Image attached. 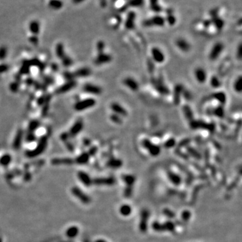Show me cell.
Instances as JSON below:
<instances>
[{
	"mask_svg": "<svg viewBox=\"0 0 242 242\" xmlns=\"http://www.w3.org/2000/svg\"><path fill=\"white\" fill-rule=\"evenodd\" d=\"M47 142H48V139H47V137H41V139L39 140V142H38V145L36 146V147L33 150L28 151L26 153V156L32 158V157H36L38 156V155H40L41 153L44 152L45 149L47 148Z\"/></svg>",
	"mask_w": 242,
	"mask_h": 242,
	"instance_id": "obj_1",
	"label": "cell"
},
{
	"mask_svg": "<svg viewBox=\"0 0 242 242\" xmlns=\"http://www.w3.org/2000/svg\"><path fill=\"white\" fill-rule=\"evenodd\" d=\"M142 146L147 150L149 153L153 157H157L161 153V147L158 145L153 143L149 139H145L142 141Z\"/></svg>",
	"mask_w": 242,
	"mask_h": 242,
	"instance_id": "obj_2",
	"label": "cell"
},
{
	"mask_svg": "<svg viewBox=\"0 0 242 242\" xmlns=\"http://www.w3.org/2000/svg\"><path fill=\"white\" fill-rule=\"evenodd\" d=\"M96 104V101L94 98H87L85 100L79 101L74 106V108L77 111H83L84 110L90 108L94 106Z\"/></svg>",
	"mask_w": 242,
	"mask_h": 242,
	"instance_id": "obj_3",
	"label": "cell"
},
{
	"mask_svg": "<svg viewBox=\"0 0 242 242\" xmlns=\"http://www.w3.org/2000/svg\"><path fill=\"white\" fill-rule=\"evenodd\" d=\"M139 229L142 233H146L148 229V220L150 217V212L147 209H143L141 213Z\"/></svg>",
	"mask_w": 242,
	"mask_h": 242,
	"instance_id": "obj_4",
	"label": "cell"
},
{
	"mask_svg": "<svg viewBox=\"0 0 242 242\" xmlns=\"http://www.w3.org/2000/svg\"><path fill=\"white\" fill-rule=\"evenodd\" d=\"M224 49V45L223 43L218 42H216L213 47H212L211 50L209 53V59L211 61L217 60L219 56L221 55Z\"/></svg>",
	"mask_w": 242,
	"mask_h": 242,
	"instance_id": "obj_5",
	"label": "cell"
},
{
	"mask_svg": "<svg viewBox=\"0 0 242 242\" xmlns=\"http://www.w3.org/2000/svg\"><path fill=\"white\" fill-rule=\"evenodd\" d=\"M151 58L152 60L156 63H163L166 60V56L163 52L158 47H153L151 51Z\"/></svg>",
	"mask_w": 242,
	"mask_h": 242,
	"instance_id": "obj_6",
	"label": "cell"
},
{
	"mask_svg": "<svg viewBox=\"0 0 242 242\" xmlns=\"http://www.w3.org/2000/svg\"><path fill=\"white\" fill-rule=\"evenodd\" d=\"M166 20L163 17L160 16H156L153 17L149 20L144 22L143 24L145 26L150 27L153 26H163L165 24Z\"/></svg>",
	"mask_w": 242,
	"mask_h": 242,
	"instance_id": "obj_7",
	"label": "cell"
},
{
	"mask_svg": "<svg viewBox=\"0 0 242 242\" xmlns=\"http://www.w3.org/2000/svg\"><path fill=\"white\" fill-rule=\"evenodd\" d=\"M111 109L114 114H118L121 117H126L128 116L127 110L118 102H112L111 104Z\"/></svg>",
	"mask_w": 242,
	"mask_h": 242,
	"instance_id": "obj_8",
	"label": "cell"
},
{
	"mask_svg": "<svg viewBox=\"0 0 242 242\" xmlns=\"http://www.w3.org/2000/svg\"><path fill=\"white\" fill-rule=\"evenodd\" d=\"M71 192H72L73 195L76 196L80 201L84 203V204H88L91 202V199L89 196L86 195L78 187H73L72 189H71Z\"/></svg>",
	"mask_w": 242,
	"mask_h": 242,
	"instance_id": "obj_9",
	"label": "cell"
},
{
	"mask_svg": "<svg viewBox=\"0 0 242 242\" xmlns=\"http://www.w3.org/2000/svg\"><path fill=\"white\" fill-rule=\"evenodd\" d=\"M123 84L125 87L133 92H137L139 89V83L132 77H127L123 79Z\"/></svg>",
	"mask_w": 242,
	"mask_h": 242,
	"instance_id": "obj_10",
	"label": "cell"
},
{
	"mask_svg": "<svg viewBox=\"0 0 242 242\" xmlns=\"http://www.w3.org/2000/svg\"><path fill=\"white\" fill-rule=\"evenodd\" d=\"M194 77L198 83L200 84L204 83L208 77L206 70L202 67H197L194 70Z\"/></svg>",
	"mask_w": 242,
	"mask_h": 242,
	"instance_id": "obj_11",
	"label": "cell"
},
{
	"mask_svg": "<svg viewBox=\"0 0 242 242\" xmlns=\"http://www.w3.org/2000/svg\"><path fill=\"white\" fill-rule=\"evenodd\" d=\"M112 61V57L109 55L104 53L98 54V56L96 57L94 61V63L96 65H102L109 63Z\"/></svg>",
	"mask_w": 242,
	"mask_h": 242,
	"instance_id": "obj_12",
	"label": "cell"
},
{
	"mask_svg": "<svg viewBox=\"0 0 242 242\" xmlns=\"http://www.w3.org/2000/svg\"><path fill=\"white\" fill-rule=\"evenodd\" d=\"M116 183L115 179L112 177L108 178H97L92 180V184L98 186H112Z\"/></svg>",
	"mask_w": 242,
	"mask_h": 242,
	"instance_id": "obj_13",
	"label": "cell"
},
{
	"mask_svg": "<svg viewBox=\"0 0 242 242\" xmlns=\"http://www.w3.org/2000/svg\"><path fill=\"white\" fill-rule=\"evenodd\" d=\"M83 90L86 93L92 95H100L102 92V90L98 86L92 83H87L83 86Z\"/></svg>",
	"mask_w": 242,
	"mask_h": 242,
	"instance_id": "obj_14",
	"label": "cell"
},
{
	"mask_svg": "<svg viewBox=\"0 0 242 242\" xmlns=\"http://www.w3.org/2000/svg\"><path fill=\"white\" fill-rule=\"evenodd\" d=\"M176 45L181 51L187 53L191 50V46L190 43L188 41L186 40L184 38H178L176 41Z\"/></svg>",
	"mask_w": 242,
	"mask_h": 242,
	"instance_id": "obj_15",
	"label": "cell"
},
{
	"mask_svg": "<svg viewBox=\"0 0 242 242\" xmlns=\"http://www.w3.org/2000/svg\"><path fill=\"white\" fill-rule=\"evenodd\" d=\"M83 127V124L82 120H77L76 122L75 123L74 125L71 127L70 134L71 137H75V136L77 135V134L80 133L82 131Z\"/></svg>",
	"mask_w": 242,
	"mask_h": 242,
	"instance_id": "obj_16",
	"label": "cell"
},
{
	"mask_svg": "<svg viewBox=\"0 0 242 242\" xmlns=\"http://www.w3.org/2000/svg\"><path fill=\"white\" fill-rule=\"evenodd\" d=\"M184 91V88L183 86L181 85V84H178V85H176V87H175L174 102L176 104H179V103H180L181 96L183 94Z\"/></svg>",
	"mask_w": 242,
	"mask_h": 242,
	"instance_id": "obj_17",
	"label": "cell"
},
{
	"mask_svg": "<svg viewBox=\"0 0 242 242\" xmlns=\"http://www.w3.org/2000/svg\"><path fill=\"white\" fill-rule=\"evenodd\" d=\"M168 177L170 181L175 186H179L182 183V178L180 175L172 171L168 172Z\"/></svg>",
	"mask_w": 242,
	"mask_h": 242,
	"instance_id": "obj_18",
	"label": "cell"
},
{
	"mask_svg": "<svg viewBox=\"0 0 242 242\" xmlns=\"http://www.w3.org/2000/svg\"><path fill=\"white\" fill-rule=\"evenodd\" d=\"M75 86H76V82L73 80L69 81L67 82L65 84L63 85L61 87H60L59 89L57 90V93L58 94H63V93L67 92L68 91L72 89L75 87Z\"/></svg>",
	"mask_w": 242,
	"mask_h": 242,
	"instance_id": "obj_19",
	"label": "cell"
},
{
	"mask_svg": "<svg viewBox=\"0 0 242 242\" xmlns=\"http://www.w3.org/2000/svg\"><path fill=\"white\" fill-rule=\"evenodd\" d=\"M77 176H78L79 180H80L84 185L86 186H90L92 184V180L91 179L89 175L86 174V172L83 171L79 172Z\"/></svg>",
	"mask_w": 242,
	"mask_h": 242,
	"instance_id": "obj_20",
	"label": "cell"
},
{
	"mask_svg": "<svg viewBox=\"0 0 242 242\" xmlns=\"http://www.w3.org/2000/svg\"><path fill=\"white\" fill-rule=\"evenodd\" d=\"M135 14L133 12L129 13L127 19L125 22V27L128 30H132L134 29L135 26Z\"/></svg>",
	"mask_w": 242,
	"mask_h": 242,
	"instance_id": "obj_21",
	"label": "cell"
},
{
	"mask_svg": "<svg viewBox=\"0 0 242 242\" xmlns=\"http://www.w3.org/2000/svg\"><path fill=\"white\" fill-rule=\"evenodd\" d=\"M24 133L22 130H19L17 132L16 137L14 138V142H13V147L15 150H18L20 147L22 142Z\"/></svg>",
	"mask_w": 242,
	"mask_h": 242,
	"instance_id": "obj_22",
	"label": "cell"
},
{
	"mask_svg": "<svg viewBox=\"0 0 242 242\" xmlns=\"http://www.w3.org/2000/svg\"><path fill=\"white\" fill-rule=\"evenodd\" d=\"M90 69L88 67H83L75 71V73H73V77H86L90 76L91 75Z\"/></svg>",
	"mask_w": 242,
	"mask_h": 242,
	"instance_id": "obj_23",
	"label": "cell"
},
{
	"mask_svg": "<svg viewBox=\"0 0 242 242\" xmlns=\"http://www.w3.org/2000/svg\"><path fill=\"white\" fill-rule=\"evenodd\" d=\"M122 161L120 159H116V158H111L107 162V166H108L109 168H114V169H116V168H120L121 166H122Z\"/></svg>",
	"mask_w": 242,
	"mask_h": 242,
	"instance_id": "obj_24",
	"label": "cell"
},
{
	"mask_svg": "<svg viewBox=\"0 0 242 242\" xmlns=\"http://www.w3.org/2000/svg\"><path fill=\"white\" fill-rule=\"evenodd\" d=\"M213 98L217 100L221 104V105H224L227 102V96L226 94L223 92H216L213 94Z\"/></svg>",
	"mask_w": 242,
	"mask_h": 242,
	"instance_id": "obj_25",
	"label": "cell"
},
{
	"mask_svg": "<svg viewBox=\"0 0 242 242\" xmlns=\"http://www.w3.org/2000/svg\"><path fill=\"white\" fill-rule=\"evenodd\" d=\"M73 162L74 161H73V159L70 158H55L52 160L51 163L53 165H62V164L70 165V164H72Z\"/></svg>",
	"mask_w": 242,
	"mask_h": 242,
	"instance_id": "obj_26",
	"label": "cell"
},
{
	"mask_svg": "<svg viewBox=\"0 0 242 242\" xmlns=\"http://www.w3.org/2000/svg\"><path fill=\"white\" fill-rule=\"evenodd\" d=\"M122 179L123 182H124L127 186H133L134 183L136 181V178L131 174H124L122 176Z\"/></svg>",
	"mask_w": 242,
	"mask_h": 242,
	"instance_id": "obj_27",
	"label": "cell"
},
{
	"mask_svg": "<svg viewBox=\"0 0 242 242\" xmlns=\"http://www.w3.org/2000/svg\"><path fill=\"white\" fill-rule=\"evenodd\" d=\"M213 11H214V15H213V20H212V22H213L214 24H215L216 29L219 30H221L224 26V22L221 18H218L217 16H215V13L217 12H215V10H213Z\"/></svg>",
	"mask_w": 242,
	"mask_h": 242,
	"instance_id": "obj_28",
	"label": "cell"
},
{
	"mask_svg": "<svg viewBox=\"0 0 242 242\" xmlns=\"http://www.w3.org/2000/svg\"><path fill=\"white\" fill-rule=\"evenodd\" d=\"M120 213L124 217H128L132 213V208L129 204H123L120 207L119 209Z\"/></svg>",
	"mask_w": 242,
	"mask_h": 242,
	"instance_id": "obj_29",
	"label": "cell"
},
{
	"mask_svg": "<svg viewBox=\"0 0 242 242\" xmlns=\"http://www.w3.org/2000/svg\"><path fill=\"white\" fill-rule=\"evenodd\" d=\"M155 88L157 92L162 95H168L170 94V90L162 83H155Z\"/></svg>",
	"mask_w": 242,
	"mask_h": 242,
	"instance_id": "obj_30",
	"label": "cell"
},
{
	"mask_svg": "<svg viewBox=\"0 0 242 242\" xmlns=\"http://www.w3.org/2000/svg\"><path fill=\"white\" fill-rule=\"evenodd\" d=\"M90 159V155L88 153H83L81 155L77 157L75 159V162L79 164H86L87 163Z\"/></svg>",
	"mask_w": 242,
	"mask_h": 242,
	"instance_id": "obj_31",
	"label": "cell"
},
{
	"mask_svg": "<svg viewBox=\"0 0 242 242\" xmlns=\"http://www.w3.org/2000/svg\"><path fill=\"white\" fill-rule=\"evenodd\" d=\"M162 227H163V232L164 231H168V232H173L176 229V225L174 224V223L170 221H168L164 223H162Z\"/></svg>",
	"mask_w": 242,
	"mask_h": 242,
	"instance_id": "obj_32",
	"label": "cell"
},
{
	"mask_svg": "<svg viewBox=\"0 0 242 242\" xmlns=\"http://www.w3.org/2000/svg\"><path fill=\"white\" fill-rule=\"evenodd\" d=\"M79 233V229L75 226L71 227L67 230L66 235L67 236L70 238H73V237H76Z\"/></svg>",
	"mask_w": 242,
	"mask_h": 242,
	"instance_id": "obj_33",
	"label": "cell"
},
{
	"mask_svg": "<svg viewBox=\"0 0 242 242\" xmlns=\"http://www.w3.org/2000/svg\"><path fill=\"white\" fill-rule=\"evenodd\" d=\"M210 84L211 87L213 88H215V89H217L221 87V82L220 81L219 77L216 75H213V76L211 77V80H210Z\"/></svg>",
	"mask_w": 242,
	"mask_h": 242,
	"instance_id": "obj_34",
	"label": "cell"
},
{
	"mask_svg": "<svg viewBox=\"0 0 242 242\" xmlns=\"http://www.w3.org/2000/svg\"><path fill=\"white\" fill-rule=\"evenodd\" d=\"M241 76L239 75V76L235 79L234 83H233V89L235 91V92L239 93V94H240L241 92Z\"/></svg>",
	"mask_w": 242,
	"mask_h": 242,
	"instance_id": "obj_35",
	"label": "cell"
},
{
	"mask_svg": "<svg viewBox=\"0 0 242 242\" xmlns=\"http://www.w3.org/2000/svg\"><path fill=\"white\" fill-rule=\"evenodd\" d=\"M187 151L188 153H189L190 155H191L192 157H194V158L196 159H201V155H200V153L198 152L197 150H196L195 149L191 147H188L187 148Z\"/></svg>",
	"mask_w": 242,
	"mask_h": 242,
	"instance_id": "obj_36",
	"label": "cell"
},
{
	"mask_svg": "<svg viewBox=\"0 0 242 242\" xmlns=\"http://www.w3.org/2000/svg\"><path fill=\"white\" fill-rule=\"evenodd\" d=\"M214 115H215L217 117L223 118L225 115V110L222 105H220L219 106L215 108L213 111Z\"/></svg>",
	"mask_w": 242,
	"mask_h": 242,
	"instance_id": "obj_37",
	"label": "cell"
},
{
	"mask_svg": "<svg viewBox=\"0 0 242 242\" xmlns=\"http://www.w3.org/2000/svg\"><path fill=\"white\" fill-rule=\"evenodd\" d=\"M150 7L155 12H159L162 10L158 4V0H150Z\"/></svg>",
	"mask_w": 242,
	"mask_h": 242,
	"instance_id": "obj_38",
	"label": "cell"
},
{
	"mask_svg": "<svg viewBox=\"0 0 242 242\" xmlns=\"http://www.w3.org/2000/svg\"><path fill=\"white\" fill-rule=\"evenodd\" d=\"M176 144V141L174 138H170L168 140H166L163 144V147L166 149H170L174 147Z\"/></svg>",
	"mask_w": 242,
	"mask_h": 242,
	"instance_id": "obj_39",
	"label": "cell"
},
{
	"mask_svg": "<svg viewBox=\"0 0 242 242\" xmlns=\"http://www.w3.org/2000/svg\"><path fill=\"white\" fill-rule=\"evenodd\" d=\"M39 125H40V123H39V122H38V121L36 120L31 121V122H30L29 125V133H33L34 131H36V129L38 128Z\"/></svg>",
	"mask_w": 242,
	"mask_h": 242,
	"instance_id": "obj_40",
	"label": "cell"
},
{
	"mask_svg": "<svg viewBox=\"0 0 242 242\" xmlns=\"http://www.w3.org/2000/svg\"><path fill=\"white\" fill-rule=\"evenodd\" d=\"M11 160H12V157H11L9 154H6L3 155L1 158H0V163L1 164L2 166H8Z\"/></svg>",
	"mask_w": 242,
	"mask_h": 242,
	"instance_id": "obj_41",
	"label": "cell"
},
{
	"mask_svg": "<svg viewBox=\"0 0 242 242\" xmlns=\"http://www.w3.org/2000/svg\"><path fill=\"white\" fill-rule=\"evenodd\" d=\"M184 112L186 117L187 118V119H189V120L191 121L193 120V114H192V112L191 111V108L188 106H185L184 107Z\"/></svg>",
	"mask_w": 242,
	"mask_h": 242,
	"instance_id": "obj_42",
	"label": "cell"
},
{
	"mask_svg": "<svg viewBox=\"0 0 242 242\" xmlns=\"http://www.w3.org/2000/svg\"><path fill=\"white\" fill-rule=\"evenodd\" d=\"M110 119L111 120L112 122H113L114 123H115V124H120L122 123V118L121 116H120L119 115H118V114H112L110 116Z\"/></svg>",
	"mask_w": 242,
	"mask_h": 242,
	"instance_id": "obj_43",
	"label": "cell"
},
{
	"mask_svg": "<svg viewBox=\"0 0 242 242\" xmlns=\"http://www.w3.org/2000/svg\"><path fill=\"white\" fill-rule=\"evenodd\" d=\"M56 53H57V56L59 58H61V59H62V58H63L65 55V52H64V49H63V46L61 44H59L57 46V48H56Z\"/></svg>",
	"mask_w": 242,
	"mask_h": 242,
	"instance_id": "obj_44",
	"label": "cell"
},
{
	"mask_svg": "<svg viewBox=\"0 0 242 242\" xmlns=\"http://www.w3.org/2000/svg\"><path fill=\"white\" fill-rule=\"evenodd\" d=\"M152 228L153 229L157 232H163V227H162V223L158 221H155L152 223Z\"/></svg>",
	"mask_w": 242,
	"mask_h": 242,
	"instance_id": "obj_45",
	"label": "cell"
},
{
	"mask_svg": "<svg viewBox=\"0 0 242 242\" xmlns=\"http://www.w3.org/2000/svg\"><path fill=\"white\" fill-rule=\"evenodd\" d=\"M191 217V213L189 211L185 210L182 212L181 213V218L183 220V221H189Z\"/></svg>",
	"mask_w": 242,
	"mask_h": 242,
	"instance_id": "obj_46",
	"label": "cell"
},
{
	"mask_svg": "<svg viewBox=\"0 0 242 242\" xmlns=\"http://www.w3.org/2000/svg\"><path fill=\"white\" fill-rule=\"evenodd\" d=\"M163 213L170 219H174V218L176 217V214L174 213V212H173L169 209H164L163 210Z\"/></svg>",
	"mask_w": 242,
	"mask_h": 242,
	"instance_id": "obj_47",
	"label": "cell"
},
{
	"mask_svg": "<svg viewBox=\"0 0 242 242\" xmlns=\"http://www.w3.org/2000/svg\"><path fill=\"white\" fill-rule=\"evenodd\" d=\"M62 63L65 67H70L72 65L73 61L70 57L65 56L63 58H62Z\"/></svg>",
	"mask_w": 242,
	"mask_h": 242,
	"instance_id": "obj_48",
	"label": "cell"
},
{
	"mask_svg": "<svg viewBox=\"0 0 242 242\" xmlns=\"http://www.w3.org/2000/svg\"><path fill=\"white\" fill-rule=\"evenodd\" d=\"M144 3V0H131L129 2V6L133 7H139Z\"/></svg>",
	"mask_w": 242,
	"mask_h": 242,
	"instance_id": "obj_49",
	"label": "cell"
},
{
	"mask_svg": "<svg viewBox=\"0 0 242 242\" xmlns=\"http://www.w3.org/2000/svg\"><path fill=\"white\" fill-rule=\"evenodd\" d=\"M30 71V65L29 64L28 61L26 62V63L23 65L22 67L20 70V73L22 74H27Z\"/></svg>",
	"mask_w": 242,
	"mask_h": 242,
	"instance_id": "obj_50",
	"label": "cell"
},
{
	"mask_svg": "<svg viewBox=\"0 0 242 242\" xmlns=\"http://www.w3.org/2000/svg\"><path fill=\"white\" fill-rule=\"evenodd\" d=\"M133 194V186H127L126 188L124 191V195L125 197H130Z\"/></svg>",
	"mask_w": 242,
	"mask_h": 242,
	"instance_id": "obj_51",
	"label": "cell"
},
{
	"mask_svg": "<svg viewBox=\"0 0 242 242\" xmlns=\"http://www.w3.org/2000/svg\"><path fill=\"white\" fill-rule=\"evenodd\" d=\"M167 21L170 26L175 24V23H176V18H175L174 15H172V13H171L170 14H168L167 17Z\"/></svg>",
	"mask_w": 242,
	"mask_h": 242,
	"instance_id": "obj_52",
	"label": "cell"
},
{
	"mask_svg": "<svg viewBox=\"0 0 242 242\" xmlns=\"http://www.w3.org/2000/svg\"><path fill=\"white\" fill-rule=\"evenodd\" d=\"M104 47H105V44H104V42H102V41H100V42H99L98 44H97V49H98V54L104 53Z\"/></svg>",
	"mask_w": 242,
	"mask_h": 242,
	"instance_id": "obj_53",
	"label": "cell"
},
{
	"mask_svg": "<svg viewBox=\"0 0 242 242\" xmlns=\"http://www.w3.org/2000/svg\"><path fill=\"white\" fill-rule=\"evenodd\" d=\"M7 55V49L5 47L0 48V60H3Z\"/></svg>",
	"mask_w": 242,
	"mask_h": 242,
	"instance_id": "obj_54",
	"label": "cell"
},
{
	"mask_svg": "<svg viewBox=\"0 0 242 242\" xmlns=\"http://www.w3.org/2000/svg\"><path fill=\"white\" fill-rule=\"evenodd\" d=\"M36 139L35 135H34L33 133H29L26 136V141L28 142H32Z\"/></svg>",
	"mask_w": 242,
	"mask_h": 242,
	"instance_id": "obj_55",
	"label": "cell"
},
{
	"mask_svg": "<svg viewBox=\"0 0 242 242\" xmlns=\"http://www.w3.org/2000/svg\"><path fill=\"white\" fill-rule=\"evenodd\" d=\"M18 89V85L17 83H12L10 85V90L12 91L13 92H17V90Z\"/></svg>",
	"mask_w": 242,
	"mask_h": 242,
	"instance_id": "obj_56",
	"label": "cell"
},
{
	"mask_svg": "<svg viewBox=\"0 0 242 242\" xmlns=\"http://www.w3.org/2000/svg\"><path fill=\"white\" fill-rule=\"evenodd\" d=\"M8 65H4V64L0 65V73L5 72V71H8Z\"/></svg>",
	"mask_w": 242,
	"mask_h": 242,
	"instance_id": "obj_57",
	"label": "cell"
},
{
	"mask_svg": "<svg viewBox=\"0 0 242 242\" xmlns=\"http://www.w3.org/2000/svg\"><path fill=\"white\" fill-rule=\"evenodd\" d=\"M237 56L238 57V58L239 59L241 58V45H240L238 47V49H237Z\"/></svg>",
	"mask_w": 242,
	"mask_h": 242,
	"instance_id": "obj_58",
	"label": "cell"
},
{
	"mask_svg": "<svg viewBox=\"0 0 242 242\" xmlns=\"http://www.w3.org/2000/svg\"><path fill=\"white\" fill-rule=\"evenodd\" d=\"M90 155H94L95 153H96V151H97V149H96V147H92V149H91L90 150Z\"/></svg>",
	"mask_w": 242,
	"mask_h": 242,
	"instance_id": "obj_59",
	"label": "cell"
},
{
	"mask_svg": "<svg viewBox=\"0 0 242 242\" xmlns=\"http://www.w3.org/2000/svg\"><path fill=\"white\" fill-rule=\"evenodd\" d=\"M67 137H68V135L67 133H65V134H63L61 137V139L63 140H66L67 138Z\"/></svg>",
	"mask_w": 242,
	"mask_h": 242,
	"instance_id": "obj_60",
	"label": "cell"
},
{
	"mask_svg": "<svg viewBox=\"0 0 242 242\" xmlns=\"http://www.w3.org/2000/svg\"><path fill=\"white\" fill-rule=\"evenodd\" d=\"M30 177H31V176H30V175L29 174H27L26 175H25V176H24L25 180L29 181L30 180Z\"/></svg>",
	"mask_w": 242,
	"mask_h": 242,
	"instance_id": "obj_61",
	"label": "cell"
},
{
	"mask_svg": "<svg viewBox=\"0 0 242 242\" xmlns=\"http://www.w3.org/2000/svg\"><path fill=\"white\" fill-rule=\"evenodd\" d=\"M0 242H2V239H1V238H0Z\"/></svg>",
	"mask_w": 242,
	"mask_h": 242,
	"instance_id": "obj_62",
	"label": "cell"
}]
</instances>
